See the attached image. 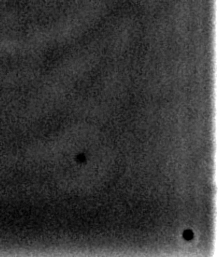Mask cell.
I'll return each instance as SVG.
<instances>
[{"instance_id": "cell-1", "label": "cell", "mask_w": 220, "mask_h": 257, "mask_svg": "<svg viewBox=\"0 0 220 257\" xmlns=\"http://www.w3.org/2000/svg\"><path fill=\"white\" fill-rule=\"evenodd\" d=\"M184 236H185V239L189 240V239H191L192 237H193V233H192L191 231H186L185 234H184Z\"/></svg>"}]
</instances>
